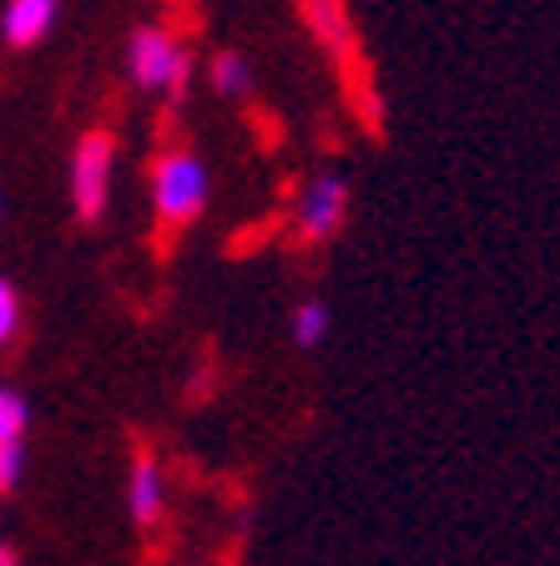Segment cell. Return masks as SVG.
Here are the masks:
<instances>
[{
  "mask_svg": "<svg viewBox=\"0 0 560 566\" xmlns=\"http://www.w3.org/2000/svg\"><path fill=\"white\" fill-rule=\"evenodd\" d=\"M127 71L141 92H167L172 102H182L192 86V51L167 25H137L127 35Z\"/></svg>",
  "mask_w": 560,
  "mask_h": 566,
  "instance_id": "cell-1",
  "label": "cell"
},
{
  "mask_svg": "<svg viewBox=\"0 0 560 566\" xmlns=\"http://www.w3.org/2000/svg\"><path fill=\"white\" fill-rule=\"evenodd\" d=\"M208 167L198 163L192 153H162L152 167V208H157V223L172 233V228H187L192 218H198L202 208H208Z\"/></svg>",
  "mask_w": 560,
  "mask_h": 566,
  "instance_id": "cell-2",
  "label": "cell"
},
{
  "mask_svg": "<svg viewBox=\"0 0 560 566\" xmlns=\"http://www.w3.org/2000/svg\"><path fill=\"white\" fill-rule=\"evenodd\" d=\"M112 172H117V137L92 127L71 153V208L82 223H96L112 202Z\"/></svg>",
  "mask_w": 560,
  "mask_h": 566,
  "instance_id": "cell-3",
  "label": "cell"
},
{
  "mask_svg": "<svg viewBox=\"0 0 560 566\" xmlns=\"http://www.w3.org/2000/svg\"><path fill=\"white\" fill-rule=\"evenodd\" d=\"M344 212H349V182L339 172H318L304 188V202H298V233H304V243H328L344 228Z\"/></svg>",
  "mask_w": 560,
  "mask_h": 566,
  "instance_id": "cell-4",
  "label": "cell"
},
{
  "mask_svg": "<svg viewBox=\"0 0 560 566\" xmlns=\"http://www.w3.org/2000/svg\"><path fill=\"white\" fill-rule=\"evenodd\" d=\"M56 11H61V0H6V11H0V41L15 51H31L35 41L51 35Z\"/></svg>",
  "mask_w": 560,
  "mask_h": 566,
  "instance_id": "cell-5",
  "label": "cell"
},
{
  "mask_svg": "<svg viewBox=\"0 0 560 566\" xmlns=\"http://www.w3.org/2000/svg\"><path fill=\"white\" fill-rule=\"evenodd\" d=\"M127 511L137 526H157L167 511V475L152 455H137L131 460V475H127Z\"/></svg>",
  "mask_w": 560,
  "mask_h": 566,
  "instance_id": "cell-6",
  "label": "cell"
},
{
  "mask_svg": "<svg viewBox=\"0 0 560 566\" xmlns=\"http://www.w3.org/2000/svg\"><path fill=\"white\" fill-rule=\"evenodd\" d=\"M308 6V21H314V31L324 35L334 51H344L353 41V31H349V21H344V6L339 0H304Z\"/></svg>",
  "mask_w": 560,
  "mask_h": 566,
  "instance_id": "cell-7",
  "label": "cell"
},
{
  "mask_svg": "<svg viewBox=\"0 0 560 566\" xmlns=\"http://www.w3.org/2000/svg\"><path fill=\"white\" fill-rule=\"evenodd\" d=\"M212 86H218L222 96H247L253 92V66H247L237 51H218V56H212Z\"/></svg>",
  "mask_w": 560,
  "mask_h": 566,
  "instance_id": "cell-8",
  "label": "cell"
},
{
  "mask_svg": "<svg viewBox=\"0 0 560 566\" xmlns=\"http://www.w3.org/2000/svg\"><path fill=\"white\" fill-rule=\"evenodd\" d=\"M324 334H328V304L308 298V304L293 308V344H298V349H314Z\"/></svg>",
  "mask_w": 560,
  "mask_h": 566,
  "instance_id": "cell-9",
  "label": "cell"
},
{
  "mask_svg": "<svg viewBox=\"0 0 560 566\" xmlns=\"http://www.w3.org/2000/svg\"><path fill=\"white\" fill-rule=\"evenodd\" d=\"M25 424H31L25 395L11 385H0V440H25Z\"/></svg>",
  "mask_w": 560,
  "mask_h": 566,
  "instance_id": "cell-10",
  "label": "cell"
},
{
  "mask_svg": "<svg viewBox=\"0 0 560 566\" xmlns=\"http://www.w3.org/2000/svg\"><path fill=\"white\" fill-rule=\"evenodd\" d=\"M15 334H21V294H15V283L0 273V349H11Z\"/></svg>",
  "mask_w": 560,
  "mask_h": 566,
  "instance_id": "cell-11",
  "label": "cell"
},
{
  "mask_svg": "<svg viewBox=\"0 0 560 566\" xmlns=\"http://www.w3.org/2000/svg\"><path fill=\"white\" fill-rule=\"evenodd\" d=\"M25 481V440H0V495Z\"/></svg>",
  "mask_w": 560,
  "mask_h": 566,
  "instance_id": "cell-12",
  "label": "cell"
},
{
  "mask_svg": "<svg viewBox=\"0 0 560 566\" xmlns=\"http://www.w3.org/2000/svg\"><path fill=\"white\" fill-rule=\"evenodd\" d=\"M0 566H21V556H15L11 546H0Z\"/></svg>",
  "mask_w": 560,
  "mask_h": 566,
  "instance_id": "cell-13",
  "label": "cell"
},
{
  "mask_svg": "<svg viewBox=\"0 0 560 566\" xmlns=\"http://www.w3.org/2000/svg\"><path fill=\"white\" fill-rule=\"evenodd\" d=\"M0 228H6V188H0Z\"/></svg>",
  "mask_w": 560,
  "mask_h": 566,
  "instance_id": "cell-14",
  "label": "cell"
},
{
  "mask_svg": "<svg viewBox=\"0 0 560 566\" xmlns=\"http://www.w3.org/2000/svg\"><path fill=\"white\" fill-rule=\"evenodd\" d=\"M0 521H6V495H0Z\"/></svg>",
  "mask_w": 560,
  "mask_h": 566,
  "instance_id": "cell-15",
  "label": "cell"
}]
</instances>
